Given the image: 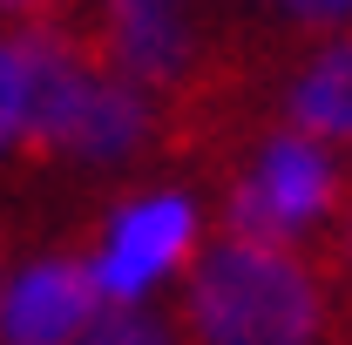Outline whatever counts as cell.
Returning <instances> with one entry per match:
<instances>
[{
    "mask_svg": "<svg viewBox=\"0 0 352 345\" xmlns=\"http://www.w3.org/2000/svg\"><path fill=\"white\" fill-rule=\"evenodd\" d=\"M183 318L197 345H318L325 278L292 244H251L217 230L204 251H190Z\"/></svg>",
    "mask_w": 352,
    "mask_h": 345,
    "instance_id": "6da1fadb",
    "label": "cell"
},
{
    "mask_svg": "<svg viewBox=\"0 0 352 345\" xmlns=\"http://www.w3.org/2000/svg\"><path fill=\"white\" fill-rule=\"evenodd\" d=\"M346 183L332 170L325 142L305 129H285L258 149V163L230 183L223 197V230L251 237V244H298V230L339 216Z\"/></svg>",
    "mask_w": 352,
    "mask_h": 345,
    "instance_id": "7a4b0ae2",
    "label": "cell"
},
{
    "mask_svg": "<svg viewBox=\"0 0 352 345\" xmlns=\"http://www.w3.org/2000/svg\"><path fill=\"white\" fill-rule=\"evenodd\" d=\"M82 34L102 54V68L129 75L135 88H156V95H176L210 61V47L183 27L176 0H95V14H82Z\"/></svg>",
    "mask_w": 352,
    "mask_h": 345,
    "instance_id": "3957f363",
    "label": "cell"
},
{
    "mask_svg": "<svg viewBox=\"0 0 352 345\" xmlns=\"http://www.w3.org/2000/svg\"><path fill=\"white\" fill-rule=\"evenodd\" d=\"M190 237H197V210L183 197H142L109 223V244L95 258V285L109 304L142 298L170 264L190 258Z\"/></svg>",
    "mask_w": 352,
    "mask_h": 345,
    "instance_id": "277c9868",
    "label": "cell"
},
{
    "mask_svg": "<svg viewBox=\"0 0 352 345\" xmlns=\"http://www.w3.org/2000/svg\"><path fill=\"white\" fill-rule=\"evenodd\" d=\"M102 304L109 298L95 285V264L47 258L7 291V304H0V345H75Z\"/></svg>",
    "mask_w": 352,
    "mask_h": 345,
    "instance_id": "5b68a950",
    "label": "cell"
},
{
    "mask_svg": "<svg viewBox=\"0 0 352 345\" xmlns=\"http://www.w3.org/2000/svg\"><path fill=\"white\" fill-rule=\"evenodd\" d=\"M156 135V109H149V88H135L129 75L102 68V82L88 95V115L75 129V149L68 156H88V163H109V156H129Z\"/></svg>",
    "mask_w": 352,
    "mask_h": 345,
    "instance_id": "8992f818",
    "label": "cell"
},
{
    "mask_svg": "<svg viewBox=\"0 0 352 345\" xmlns=\"http://www.w3.org/2000/svg\"><path fill=\"white\" fill-rule=\"evenodd\" d=\"M292 129L318 142H352V41L318 54L292 88Z\"/></svg>",
    "mask_w": 352,
    "mask_h": 345,
    "instance_id": "52a82bcc",
    "label": "cell"
},
{
    "mask_svg": "<svg viewBox=\"0 0 352 345\" xmlns=\"http://www.w3.org/2000/svg\"><path fill=\"white\" fill-rule=\"evenodd\" d=\"M75 345H170V339H163L156 318H142V311H129V304H116V311H95L88 332Z\"/></svg>",
    "mask_w": 352,
    "mask_h": 345,
    "instance_id": "ba28073f",
    "label": "cell"
},
{
    "mask_svg": "<svg viewBox=\"0 0 352 345\" xmlns=\"http://www.w3.org/2000/svg\"><path fill=\"white\" fill-rule=\"evenodd\" d=\"M21 135V47L0 41V149Z\"/></svg>",
    "mask_w": 352,
    "mask_h": 345,
    "instance_id": "9c48e42d",
    "label": "cell"
},
{
    "mask_svg": "<svg viewBox=\"0 0 352 345\" xmlns=\"http://www.w3.org/2000/svg\"><path fill=\"white\" fill-rule=\"evenodd\" d=\"M82 0H0V27L28 34V27H47V21H68Z\"/></svg>",
    "mask_w": 352,
    "mask_h": 345,
    "instance_id": "30bf717a",
    "label": "cell"
},
{
    "mask_svg": "<svg viewBox=\"0 0 352 345\" xmlns=\"http://www.w3.org/2000/svg\"><path fill=\"white\" fill-rule=\"evenodd\" d=\"M298 21H311V27H339V21H352V0H285Z\"/></svg>",
    "mask_w": 352,
    "mask_h": 345,
    "instance_id": "8fae6325",
    "label": "cell"
},
{
    "mask_svg": "<svg viewBox=\"0 0 352 345\" xmlns=\"http://www.w3.org/2000/svg\"><path fill=\"white\" fill-rule=\"evenodd\" d=\"M325 264H332V271H346V285H352V197L339 203V230H332V251H325Z\"/></svg>",
    "mask_w": 352,
    "mask_h": 345,
    "instance_id": "7c38bea8",
    "label": "cell"
}]
</instances>
